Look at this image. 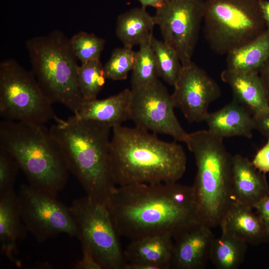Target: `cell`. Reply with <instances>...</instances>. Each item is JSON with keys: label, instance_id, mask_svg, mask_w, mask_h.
I'll list each match as a JSON object with an SVG mask.
<instances>
[{"label": "cell", "instance_id": "836d02e7", "mask_svg": "<svg viewBox=\"0 0 269 269\" xmlns=\"http://www.w3.org/2000/svg\"><path fill=\"white\" fill-rule=\"evenodd\" d=\"M83 256L78 264V269H102L99 264L96 262L90 251L82 246Z\"/></svg>", "mask_w": 269, "mask_h": 269}, {"label": "cell", "instance_id": "4316f807", "mask_svg": "<svg viewBox=\"0 0 269 269\" xmlns=\"http://www.w3.org/2000/svg\"><path fill=\"white\" fill-rule=\"evenodd\" d=\"M106 80L104 66L100 59L90 61L79 65L77 82L83 100L97 98L105 84Z\"/></svg>", "mask_w": 269, "mask_h": 269}, {"label": "cell", "instance_id": "52a82bcc", "mask_svg": "<svg viewBox=\"0 0 269 269\" xmlns=\"http://www.w3.org/2000/svg\"><path fill=\"white\" fill-rule=\"evenodd\" d=\"M203 22L204 38L219 55H227L267 30L259 0H205Z\"/></svg>", "mask_w": 269, "mask_h": 269}, {"label": "cell", "instance_id": "44dd1931", "mask_svg": "<svg viewBox=\"0 0 269 269\" xmlns=\"http://www.w3.org/2000/svg\"><path fill=\"white\" fill-rule=\"evenodd\" d=\"M252 209L232 200L221 224L247 244L257 245L269 242L264 222Z\"/></svg>", "mask_w": 269, "mask_h": 269}, {"label": "cell", "instance_id": "d4e9b609", "mask_svg": "<svg viewBox=\"0 0 269 269\" xmlns=\"http://www.w3.org/2000/svg\"><path fill=\"white\" fill-rule=\"evenodd\" d=\"M132 71L131 89L132 90L145 87L159 79L157 63L150 42L139 45Z\"/></svg>", "mask_w": 269, "mask_h": 269}, {"label": "cell", "instance_id": "8992f818", "mask_svg": "<svg viewBox=\"0 0 269 269\" xmlns=\"http://www.w3.org/2000/svg\"><path fill=\"white\" fill-rule=\"evenodd\" d=\"M25 47L31 71L49 101L77 114L83 99L77 82L79 65L70 38L62 31L54 30L29 38Z\"/></svg>", "mask_w": 269, "mask_h": 269}, {"label": "cell", "instance_id": "74e56055", "mask_svg": "<svg viewBox=\"0 0 269 269\" xmlns=\"http://www.w3.org/2000/svg\"><path fill=\"white\" fill-rule=\"evenodd\" d=\"M167 0H164V1H166Z\"/></svg>", "mask_w": 269, "mask_h": 269}, {"label": "cell", "instance_id": "9a60e30c", "mask_svg": "<svg viewBox=\"0 0 269 269\" xmlns=\"http://www.w3.org/2000/svg\"><path fill=\"white\" fill-rule=\"evenodd\" d=\"M269 195L266 174L257 169L247 157L233 155L231 180L232 200L254 208Z\"/></svg>", "mask_w": 269, "mask_h": 269}, {"label": "cell", "instance_id": "d590c367", "mask_svg": "<svg viewBox=\"0 0 269 269\" xmlns=\"http://www.w3.org/2000/svg\"><path fill=\"white\" fill-rule=\"evenodd\" d=\"M259 1L267 29L269 30V0H259Z\"/></svg>", "mask_w": 269, "mask_h": 269}, {"label": "cell", "instance_id": "e575fe53", "mask_svg": "<svg viewBox=\"0 0 269 269\" xmlns=\"http://www.w3.org/2000/svg\"><path fill=\"white\" fill-rule=\"evenodd\" d=\"M269 103V58L265 62L259 71Z\"/></svg>", "mask_w": 269, "mask_h": 269}, {"label": "cell", "instance_id": "7402d4cb", "mask_svg": "<svg viewBox=\"0 0 269 269\" xmlns=\"http://www.w3.org/2000/svg\"><path fill=\"white\" fill-rule=\"evenodd\" d=\"M155 23L153 16L141 6L120 14L117 18L116 34L124 46L133 48L135 45L151 41Z\"/></svg>", "mask_w": 269, "mask_h": 269}, {"label": "cell", "instance_id": "6da1fadb", "mask_svg": "<svg viewBox=\"0 0 269 269\" xmlns=\"http://www.w3.org/2000/svg\"><path fill=\"white\" fill-rule=\"evenodd\" d=\"M107 207L119 236L167 234L174 239L201 224L192 186L176 182L116 186Z\"/></svg>", "mask_w": 269, "mask_h": 269}, {"label": "cell", "instance_id": "ac0fdd59", "mask_svg": "<svg viewBox=\"0 0 269 269\" xmlns=\"http://www.w3.org/2000/svg\"><path fill=\"white\" fill-rule=\"evenodd\" d=\"M204 121L209 131L223 138L243 136L250 139L253 136V115L234 99L221 109L208 113Z\"/></svg>", "mask_w": 269, "mask_h": 269}, {"label": "cell", "instance_id": "5bb4252c", "mask_svg": "<svg viewBox=\"0 0 269 269\" xmlns=\"http://www.w3.org/2000/svg\"><path fill=\"white\" fill-rule=\"evenodd\" d=\"M214 238L211 228L200 224L175 238L170 268L204 269Z\"/></svg>", "mask_w": 269, "mask_h": 269}, {"label": "cell", "instance_id": "e0dca14e", "mask_svg": "<svg viewBox=\"0 0 269 269\" xmlns=\"http://www.w3.org/2000/svg\"><path fill=\"white\" fill-rule=\"evenodd\" d=\"M173 239L169 235L155 234L131 240L124 251L127 263L147 264L157 269H170Z\"/></svg>", "mask_w": 269, "mask_h": 269}, {"label": "cell", "instance_id": "3957f363", "mask_svg": "<svg viewBox=\"0 0 269 269\" xmlns=\"http://www.w3.org/2000/svg\"><path fill=\"white\" fill-rule=\"evenodd\" d=\"M112 130L75 115L67 120L58 118L49 129L69 171L78 180L86 196L106 207L116 186L110 157Z\"/></svg>", "mask_w": 269, "mask_h": 269}, {"label": "cell", "instance_id": "ba28073f", "mask_svg": "<svg viewBox=\"0 0 269 269\" xmlns=\"http://www.w3.org/2000/svg\"><path fill=\"white\" fill-rule=\"evenodd\" d=\"M32 71L12 58L0 63V116L2 120L44 125L58 118Z\"/></svg>", "mask_w": 269, "mask_h": 269}, {"label": "cell", "instance_id": "ffe728a7", "mask_svg": "<svg viewBox=\"0 0 269 269\" xmlns=\"http://www.w3.org/2000/svg\"><path fill=\"white\" fill-rule=\"evenodd\" d=\"M27 232L23 224L18 195L14 191L0 195V244L3 255L13 261L17 241Z\"/></svg>", "mask_w": 269, "mask_h": 269}, {"label": "cell", "instance_id": "f546056e", "mask_svg": "<svg viewBox=\"0 0 269 269\" xmlns=\"http://www.w3.org/2000/svg\"><path fill=\"white\" fill-rule=\"evenodd\" d=\"M19 165L14 157L0 146V195L14 191Z\"/></svg>", "mask_w": 269, "mask_h": 269}, {"label": "cell", "instance_id": "d6a6232c", "mask_svg": "<svg viewBox=\"0 0 269 269\" xmlns=\"http://www.w3.org/2000/svg\"><path fill=\"white\" fill-rule=\"evenodd\" d=\"M254 208L264 222L269 238V195L258 203Z\"/></svg>", "mask_w": 269, "mask_h": 269}, {"label": "cell", "instance_id": "8d00e7d4", "mask_svg": "<svg viewBox=\"0 0 269 269\" xmlns=\"http://www.w3.org/2000/svg\"><path fill=\"white\" fill-rule=\"evenodd\" d=\"M140 2L141 6L146 8L151 6L156 9L161 7L164 3V0H136Z\"/></svg>", "mask_w": 269, "mask_h": 269}, {"label": "cell", "instance_id": "603a6c76", "mask_svg": "<svg viewBox=\"0 0 269 269\" xmlns=\"http://www.w3.org/2000/svg\"><path fill=\"white\" fill-rule=\"evenodd\" d=\"M227 68L243 72H258L269 58V30L252 42L230 53Z\"/></svg>", "mask_w": 269, "mask_h": 269}, {"label": "cell", "instance_id": "4fadbf2b", "mask_svg": "<svg viewBox=\"0 0 269 269\" xmlns=\"http://www.w3.org/2000/svg\"><path fill=\"white\" fill-rule=\"evenodd\" d=\"M171 94L175 108L189 123L204 121L209 105L221 96L217 82L192 61L182 66Z\"/></svg>", "mask_w": 269, "mask_h": 269}, {"label": "cell", "instance_id": "277c9868", "mask_svg": "<svg viewBox=\"0 0 269 269\" xmlns=\"http://www.w3.org/2000/svg\"><path fill=\"white\" fill-rule=\"evenodd\" d=\"M0 146L17 161L28 184L56 197L64 188L69 170L62 151L44 125L2 120Z\"/></svg>", "mask_w": 269, "mask_h": 269}, {"label": "cell", "instance_id": "cb8c5ba5", "mask_svg": "<svg viewBox=\"0 0 269 269\" xmlns=\"http://www.w3.org/2000/svg\"><path fill=\"white\" fill-rule=\"evenodd\" d=\"M221 234L214 238L210 261L218 269H237L243 263L248 244L221 224Z\"/></svg>", "mask_w": 269, "mask_h": 269}, {"label": "cell", "instance_id": "f1b7e54d", "mask_svg": "<svg viewBox=\"0 0 269 269\" xmlns=\"http://www.w3.org/2000/svg\"><path fill=\"white\" fill-rule=\"evenodd\" d=\"M136 54V52L133 48L124 46L115 49L104 65L106 79L115 81L126 79L129 73L133 69Z\"/></svg>", "mask_w": 269, "mask_h": 269}, {"label": "cell", "instance_id": "8fae6325", "mask_svg": "<svg viewBox=\"0 0 269 269\" xmlns=\"http://www.w3.org/2000/svg\"><path fill=\"white\" fill-rule=\"evenodd\" d=\"M18 196L23 224L39 243L60 234L78 236L69 207L52 197L37 191L29 184L20 185Z\"/></svg>", "mask_w": 269, "mask_h": 269}, {"label": "cell", "instance_id": "30bf717a", "mask_svg": "<svg viewBox=\"0 0 269 269\" xmlns=\"http://www.w3.org/2000/svg\"><path fill=\"white\" fill-rule=\"evenodd\" d=\"M205 0H168L156 9L153 18L163 41L178 56L182 66L192 62L201 25Z\"/></svg>", "mask_w": 269, "mask_h": 269}, {"label": "cell", "instance_id": "2e32d148", "mask_svg": "<svg viewBox=\"0 0 269 269\" xmlns=\"http://www.w3.org/2000/svg\"><path fill=\"white\" fill-rule=\"evenodd\" d=\"M132 97V90L125 89L104 99L83 100L75 115L106 125L112 129L130 120Z\"/></svg>", "mask_w": 269, "mask_h": 269}, {"label": "cell", "instance_id": "484cf974", "mask_svg": "<svg viewBox=\"0 0 269 269\" xmlns=\"http://www.w3.org/2000/svg\"><path fill=\"white\" fill-rule=\"evenodd\" d=\"M150 44L155 56L159 77L169 85L174 86L182 69L178 56L163 40L154 36Z\"/></svg>", "mask_w": 269, "mask_h": 269}, {"label": "cell", "instance_id": "5b68a950", "mask_svg": "<svg viewBox=\"0 0 269 269\" xmlns=\"http://www.w3.org/2000/svg\"><path fill=\"white\" fill-rule=\"evenodd\" d=\"M185 143L197 166L192 188L200 222L211 228L220 225L232 200L233 155L223 138L208 130L188 134Z\"/></svg>", "mask_w": 269, "mask_h": 269}, {"label": "cell", "instance_id": "1f68e13d", "mask_svg": "<svg viewBox=\"0 0 269 269\" xmlns=\"http://www.w3.org/2000/svg\"><path fill=\"white\" fill-rule=\"evenodd\" d=\"M254 130L269 137V110L253 115Z\"/></svg>", "mask_w": 269, "mask_h": 269}, {"label": "cell", "instance_id": "7a4b0ae2", "mask_svg": "<svg viewBox=\"0 0 269 269\" xmlns=\"http://www.w3.org/2000/svg\"><path fill=\"white\" fill-rule=\"evenodd\" d=\"M112 131L110 157L116 185L174 182L184 175L187 157L180 144L136 127L121 125Z\"/></svg>", "mask_w": 269, "mask_h": 269}, {"label": "cell", "instance_id": "7c38bea8", "mask_svg": "<svg viewBox=\"0 0 269 269\" xmlns=\"http://www.w3.org/2000/svg\"><path fill=\"white\" fill-rule=\"evenodd\" d=\"M132 91L130 120L136 127L156 134L168 135L185 142L188 133L174 113L171 94L159 79Z\"/></svg>", "mask_w": 269, "mask_h": 269}, {"label": "cell", "instance_id": "4dcf8cb0", "mask_svg": "<svg viewBox=\"0 0 269 269\" xmlns=\"http://www.w3.org/2000/svg\"><path fill=\"white\" fill-rule=\"evenodd\" d=\"M252 162L260 171L265 174L269 172V137L265 145L257 151Z\"/></svg>", "mask_w": 269, "mask_h": 269}, {"label": "cell", "instance_id": "83f0119b", "mask_svg": "<svg viewBox=\"0 0 269 269\" xmlns=\"http://www.w3.org/2000/svg\"><path fill=\"white\" fill-rule=\"evenodd\" d=\"M73 51L81 64L100 59L106 40L92 33L80 31L70 38Z\"/></svg>", "mask_w": 269, "mask_h": 269}, {"label": "cell", "instance_id": "d6986e66", "mask_svg": "<svg viewBox=\"0 0 269 269\" xmlns=\"http://www.w3.org/2000/svg\"><path fill=\"white\" fill-rule=\"evenodd\" d=\"M221 79L228 84L234 99L247 108L253 115L269 110V103L258 72H243L226 69Z\"/></svg>", "mask_w": 269, "mask_h": 269}, {"label": "cell", "instance_id": "9c48e42d", "mask_svg": "<svg viewBox=\"0 0 269 269\" xmlns=\"http://www.w3.org/2000/svg\"><path fill=\"white\" fill-rule=\"evenodd\" d=\"M69 208L82 246L102 269H124L127 261L107 207L86 195L74 200Z\"/></svg>", "mask_w": 269, "mask_h": 269}]
</instances>
